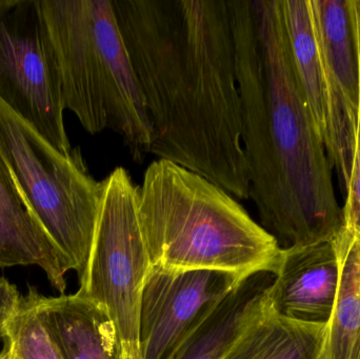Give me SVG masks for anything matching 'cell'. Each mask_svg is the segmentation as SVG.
I'll return each mask as SVG.
<instances>
[{
  "mask_svg": "<svg viewBox=\"0 0 360 359\" xmlns=\"http://www.w3.org/2000/svg\"><path fill=\"white\" fill-rule=\"evenodd\" d=\"M153 128L150 154L249 200L229 0H112Z\"/></svg>",
  "mask_w": 360,
  "mask_h": 359,
  "instance_id": "obj_1",
  "label": "cell"
},
{
  "mask_svg": "<svg viewBox=\"0 0 360 359\" xmlns=\"http://www.w3.org/2000/svg\"><path fill=\"white\" fill-rule=\"evenodd\" d=\"M229 8L250 200L287 247L333 242L344 211L296 77L281 0H229Z\"/></svg>",
  "mask_w": 360,
  "mask_h": 359,
  "instance_id": "obj_2",
  "label": "cell"
},
{
  "mask_svg": "<svg viewBox=\"0 0 360 359\" xmlns=\"http://www.w3.org/2000/svg\"><path fill=\"white\" fill-rule=\"evenodd\" d=\"M150 266L224 272L239 280L276 275L283 248L228 192L174 162H151L139 190Z\"/></svg>",
  "mask_w": 360,
  "mask_h": 359,
  "instance_id": "obj_3",
  "label": "cell"
},
{
  "mask_svg": "<svg viewBox=\"0 0 360 359\" xmlns=\"http://www.w3.org/2000/svg\"><path fill=\"white\" fill-rule=\"evenodd\" d=\"M65 109L91 135L128 136L149 113L112 0H38Z\"/></svg>",
  "mask_w": 360,
  "mask_h": 359,
  "instance_id": "obj_4",
  "label": "cell"
},
{
  "mask_svg": "<svg viewBox=\"0 0 360 359\" xmlns=\"http://www.w3.org/2000/svg\"><path fill=\"white\" fill-rule=\"evenodd\" d=\"M0 156L49 237L82 278L96 230L101 181L80 150L60 153L0 99Z\"/></svg>",
  "mask_w": 360,
  "mask_h": 359,
  "instance_id": "obj_5",
  "label": "cell"
},
{
  "mask_svg": "<svg viewBox=\"0 0 360 359\" xmlns=\"http://www.w3.org/2000/svg\"><path fill=\"white\" fill-rule=\"evenodd\" d=\"M139 185L124 167L101 181L96 230L77 294L101 306L122 349L141 354L139 311L149 256L139 219Z\"/></svg>",
  "mask_w": 360,
  "mask_h": 359,
  "instance_id": "obj_6",
  "label": "cell"
},
{
  "mask_svg": "<svg viewBox=\"0 0 360 359\" xmlns=\"http://www.w3.org/2000/svg\"><path fill=\"white\" fill-rule=\"evenodd\" d=\"M0 99L60 153L72 147L38 0H0Z\"/></svg>",
  "mask_w": 360,
  "mask_h": 359,
  "instance_id": "obj_7",
  "label": "cell"
},
{
  "mask_svg": "<svg viewBox=\"0 0 360 359\" xmlns=\"http://www.w3.org/2000/svg\"><path fill=\"white\" fill-rule=\"evenodd\" d=\"M327 103L329 157L348 188L359 117V69L348 0H310Z\"/></svg>",
  "mask_w": 360,
  "mask_h": 359,
  "instance_id": "obj_8",
  "label": "cell"
},
{
  "mask_svg": "<svg viewBox=\"0 0 360 359\" xmlns=\"http://www.w3.org/2000/svg\"><path fill=\"white\" fill-rule=\"evenodd\" d=\"M241 280L224 272L150 266L139 311L141 358L169 359L195 325Z\"/></svg>",
  "mask_w": 360,
  "mask_h": 359,
  "instance_id": "obj_9",
  "label": "cell"
},
{
  "mask_svg": "<svg viewBox=\"0 0 360 359\" xmlns=\"http://www.w3.org/2000/svg\"><path fill=\"white\" fill-rule=\"evenodd\" d=\"M333 242L283 248L279 271L266 290L269 303L283 318L329 324L340 285Z\"/></svg>",
  "mask_w": 360,
  "mask_h": 359,
  "instance_id": "obj_10",
  "label": "cell"
},
{
  "mask_svg": "<svg viewBox=\"0 0 360 359\" xmlns=\"http://www.w3.org/2000/svg\"><path fill=\"white\" fill-rule=\"evenodd\" d=\"M36 266L65 294L69 261L32 212L0 156V268Z\"/></svg>",
  "mask_w": 360,
  "mask_h": 359,
  "instance_id": "obj_11",
  "label": "cell"
},
{
  "mask_svg": "<svg viewBox=\"0 0 360 359\" xmlns=\"http://www.w3.org/2000/svg\"><path fill=\"white\" fill-rule=\"evenodd\" d=\"M35 299L63 359H122L117 331L101 306L77 293L46 296L37 288Z\"/></svg>",
  "mask_w": 360,
  "mask_h": 359,
  "instance_id": "obj_12",
  "label": "cell"
},
{
  "mask_svg": "<svg viewBox=\"0 0 360 359\" xmlns=\"http://www.w3.org/2000/svg\"><path fill=\"white\" fill-rule=\"evenodd\" d=\"M327 326L283 318L269 303L266 291L233 341L226 359H317Z\"/></svg>",
  "mask_w": 360,
  "mask_h": 359,
  "instance_id": "obj_13",
  "label": "cell"
},
{
  "mask_svg": "<svg viewBox=\"0 0 360 359\" xmlns=\"http://www.w3.org/2000/svg\"><path fill=\"white\" fill-rule=\"evenodd\" d=\"M273 278L259 273L241 280L195 325L169 359H226L233 341L262 303Z\"/></svg>",
  "mask_w": 360,
  "mask_h": 359,
  "instance_id": "obj_14",
  "label": "cell"
},
{
  "mask_svg": "<svg viewBox=\"0 0 360 359\" xmlns=\"http://www.w3.org/2000/svg\"><path fill=\"white\" fill-rule=\"evenodd\" d=\"M340 261V285L333 314L317 359L360 355V232L344 227L333 240Z\"/></svg>",
  "mask_w": 360,
  "mask_h": 359,
  "instance_id": "obj_15",
  "label": "cell"
},
{
  "mask_svg": "<svg viewBox=\"0 0 360 359\" xmlns=\"http://www.w3.org/2000/svg\"><path fill=\"white\" fill-rule=\"evenodd\" d=\"M281 6L296 77L315 131L329 153L325 84L310 0H281Z\"/></svg>",
  "mask_w": 360,
  "mask_h": 359,
  "instance_id": "obj_16",
  "label": "cell"
},
{
  "mask_svg": "<svg viewBox=\"0 0 360 359\" xmlns=\"http://www.w3.org/2000/svg\"><path fill=\"white\" fill-rule=\"evenodd\" d=\"M35 290L29 285L21 297L18 311L6 329L4 345L18 359H63L40 318Z\"/></svg>",
  "mask_w": 360,
  "mask_h": 359,
  "instance_id": "obj_17",
  "label": "cell"
},
{
  "mask_svg": "<svg viewBox=\"0 0 360 359\" xmlns=\"http://www.w3.org/2000/svg\"><path fill=\"white\" fill-rule=\"evenodd\" d=\"M21 297L18 288L0 276V339H4L8 324L18 311Z\"/></svg>",
  "mask_w": 360,
  "mask_h": 359,
  "instance_id": "obj_18",
  "label": "cell"
},
{
  "mask_svg": "<svg viewBox=\"0 0 360 359\" xmlns=\"http://www.w3.org/2000/svg\"><path fill=\"white\" fill-rule=\"evenodd\" d=\"M349 13L352 23L353 35H354L355 48H356L357 61L359 69V117L360 128V0H348Z\"/></svg>",
  "mask_w": 360,
  "mask_h": 359,
  "instance_id": "obj_19",
  "label": "cell"
},
{
  "mask_svg": "<svg viewBox=\"0 0 360 359\" xmlns=\"http://www.w3.org/2000/svg\"><path fill=\"white\" fill-rule=\"evenodd\" d=\"M122 359H143L141 358V354L131 353V352L127 351V350L122 349Z\"/></svg>",
  "mask_w": 360,
  "mask_h": 359,
  "instance_id": "obj_20",
  "label": "cell"
},
{
  "mask_svg": "<svg viewBox=\"0 0 360 359\" xmlns=\"http://www.w3.org/2000/svg\"><path fill=\"white\" fill-rule=\"evenodd\" d=\"M4 347L6 349V359H18L16 358V356L13 355L12 353H11L10 350H8V348L6 347V345H4Z\"/></svg>",
  "mask_w": 360,
  "mask_h": 359,
  "instance_id": "obj_21",
  "label": "cell"
},
{
  "mask_svg": "<svg viewBox=\"0 0 360 359\" xmlns=\"http://www.w3.org/2000/svg\"><path fill=\"white\" fill-rule=\"evenodd\" d=\"M6 349L4 347L2 351L0 352V359H6Z\"/></svg>",
  "mask_w": 360,
  "mask_h": 359,
  "instance_id": "obj_22",
  "label": "cell"
},
{
  "mask_svg": "<svg viewBox=\"0 0 360 359\" xmlns=\"http://www.w3.org/2000/svg\"><path fill=\"white\" fill-rule=\"evenodd\" d=\"M359 359H360V355H359Z\"/></svg>",
  "mask_w": 360,
  "mask_h": 359,
  "instance_id": "obj_23",
  "label": "cell"
}]
</instances>
